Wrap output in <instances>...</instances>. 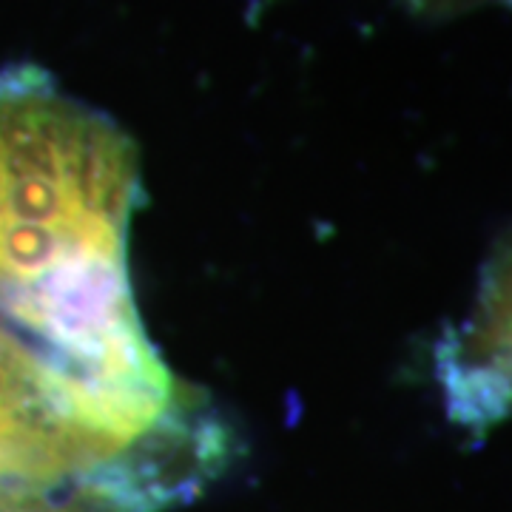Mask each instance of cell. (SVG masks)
I'll use <instances>...</instances> for the list:
<instances>
[{
	"instance_id": "cell-2",
	"label": "cell",
	"mask_w": 512,
	"mask_h": 512,
	"mask_svg": "<svg viewBox=\"0 0 512 512\" xmlns=\"http://www.w3.org/2000/svg\"><path fill=\"white\" fill-rule=\"evenodd\" d=\"M439 373L461 424L512 416V231L487 259L467 319L441 345Z\"/></svg>"
},
{
	"instance_id": "cell-4",
	"label": "cell",
	"mask_w": 512,
	"mask_h": 512,
	"mask_svg": "<svg viewBox=\"0 0 512 512\" xmlns=\"http://www.w3.org/2000/svg\"><path fill=\"white\" fill-rule=\"evenodd\" d=\"M6 359H9V356H6V348H3V342H0V367L6 365Z\"/></svg>"
},
{
	"instance_id": "cell-1",
	"label": "cell",
	"mask_w": 512,
	"mask_h": 512,
	"mask_svg": "<svg viewBox=\"0 0 512 512\" xmlns=\"http://www.w3.org/2000/svg\"><path fill=\"white\" fill-rule=\"evenodd\" d=\"M137 200V151L123 128L37 66L0 72V220L128 228Z\"/></svg>"
},
{
	"instance_id": "cell-3",
	"label": "cell",
	"mask_w": 512,
	"mask_h": 512,
	"mask_svg": "<svg viewBox=\"0 0 512 512\" xmlns=\"http://www.w3.org/2000/svg\"><path fill=\"white\" fill-rule=\"evenodd\" d=\"M402 3L421 18H456V15L473 12L478 6L498 3V0H402Z\"/></svg>"
},
{
	"instance_id": "cell-5",
	"label": "cell",
	"mask_w": 512,
	"mask_h": 512,
	"mask_svg": "<svg viewBox=\"0 0 512 512\" xmlns=\"http://www.w3.org/2000/svg\"><path fill=\"white\" fill-rule=\"evenodd\" d=\"M498 3H507V6H512V0H498Z\"/></svg>"
}]
</instances>
